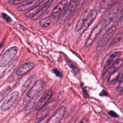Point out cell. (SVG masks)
Wrapping results in <instances>:
<instances>
[{"label":"cell","instance_id":"21","mask_svg":"<svg viewBox=\"0 0 123 123\" xmlns=\"http://www.w3.org/2000/svg\"><path fill=\"white\" fill-rule=\"evenodd\" d=\"M119 74H120L119 72H118L117 71L112 73L108 77V82L110 83H115Z\"/></svg>","mask_w":123,"mask_h":123},{"label":"cell","instance_id":"4","mask_svg":"<svg viewBox=\"0 0 123 123\" xmlns=\"http://www.w3.org/2000/svg\"><path fill=\"white\" fill-rule=\"evenodd\" d=\"M19 96V92L15 91L9 95L1 105L0 110L4 111L8 110L14 104Z\"/></svg>","mask_w":123,"mask_h":123},{"label":"cell","instance_id":"31","mask_svg":"<svg viewBox=\"0 0 123 123\" xmlns=\"http://www.w3.org/2000/svg\"><path fill=\"white\" fill-rule=\"evenodd\" d=\"M117 89L119 91H123V81L122 82H121L120 84H118Z\"/></svg>","mask_w":123,"mask_h":123},{"label":"cell","instance_id":"14","mask_svg":"<svg viewBox=\"0 0 123 123\" xmlns=\"http://www.w3.org/2000/svg\"><path fill=\"white\" fill-rule=\"evenodd\" d=\"M118 10H119L118 8H115L111 10L109 12H108L103 18V19L104 20L105 22L106 26L110 24V23L116 16L118 12Z\"/></svg>","mask_w":123,"mask_h":123},{"label":"cell","instance_id":"27","mask_svg":"<svg viewBox=\"0 0 123 123\" xmlns=\"http://www.w3.org/2000/svg\"><path fill=\"white\" fill-rule=\"evenodd\" d=\"M116 27V28H120L123 27V16L118 20Z\"/></svg>","mask_w":123,"mask_h":123},{"label":"cell","instance_id":"32","mask_svg":"<svg viewBox=\"0 0 123 123\" xmlns=\"http://www.w3.org/2000/svg\"><path fill=\"white\" fill-rule=\"evenodd\" d=\"M79 123H88V120L86 118H83Z\"/></svg>","mask_w":123,"mask_h":123},{"label":"cell","instance_id":"24","mask_svg":"<svg viewBox=\"0 0 123 123\" xmlns=\"http://www.w3.org/2000/svg\"><path fill=\"white\" fill-rule=\"evenodd\" d=\"M26 0H9V3L10 4L15 5V4H20Z\"/></svg>","mask_w":123,"mask_h":123},{"label":"cell","instance_id":"33","mask_svg":"<svg viewBox=\"0 0 123 123\" xmlns=\"http://www.w3.org/2000/svg\"><path fill=\"white\" fill-rule=\"evenodd\" d=\"M100 96H107L108 95V93L106 91H105V90H103L100 94Z\"/></svg>","mask_w":123,"mask_h":123},{"label":"cell","instance_id":"5","mask_svg":"<svg viewBox=\"0 0 123 123\" xmlns=\"http://www.w3.org/2000/svg\"><path fill=\"white\" fill-rule=\"evenodd\" d=\"M116 29V26H112L106 31L98 43L96 47L97 50H100L105 46L110 38L111 37L112 35H113V34L115 33Z\"/></svg>","mask_w":123,"mask_h":123},{"label":"cell","instance_id":"17","mask_svg":"<svg viewBox=\"0 0 123 123\" xmlns=\"http://www.w3.org/2000/svg\"><path fill=\"white\" fill-rule=\"evenodd\" d=\"M40 96V94H38L37 95H35V96L31 98L30 100L29 101V102L27 103L25 107V110L26 111H29L32 110L36 104L37 101H38V98Z\"/></svg>","mask_w":123,"mask_h":123},{"label":"cell","instance_id":"19","mask_svg":"<svg viewBox=\"0 0 123 123\" xmlns=\"http://www.w3.org/2000/svg\"><path fill=\"white\" fill-rule=\"evenodd\" d=\"M109 0H101L98 9V12L100 13H102L105 12L110 6Z\"/></svg>","mask_w":123,"mask_h":123},{"label":"cell","instance_id":"6","mask_svg":"<svg viewBox=\"0 0 123 123\" xmlns=\"http://www.w3.org/2000/svg\"><path fill=\"white\" fill-rule=\"evenodd\" d=\"M46 86L45 83L42 80H38L36 81L31 88L27 93V96L28 98H32L35 95H37L45 88Z\"/></svg>","mask_w":123,"mask_h":123},{"label":"cell","instance_id":"25","mask_svg":"<svg viewBox=\"0 0 123 123\" xmlns=\"http://www.w3.org/2000/svg\"><path fill=\"white\" fill-rule=\"evenodd\" d=\"M123 81V71L120 73L117 78V80L115 82V84H120L121 82Z\"/></svg>","mask_w":123,"mask_h":123},{"label":"cell","instance_id":"34","mask_svg":"<svg viewBox=\"0 0 123 123\" xmlns=\"http://www.w3.org/2000/svg\"><path fill=\"white\" fill-rule=\"evenodd\" d=\"M118 8H119L120 10H123V1H122L120 3V5H119V6Z\"/></svg>","mask_w":123,"mask_h":123},{"label":"cell","instance_id":"3","mask_svg":"<svg viewBox=\"0 0 123 123\" xmlns=\"http://www.w3.org/2000/svg\"><path fill=\"white\" fill-rule=\"evenodd\" d=\"M77 0H70L69 3L66 6L63 12L60 15L57 20V24L61 25L62 24L68 17L72 14L77 6Z\"/></svg>","mask_w":123,"mask_h":123},{"label":"cell","instance_id":"22","mask_svg":"<svg viewBox=\"0 0 123 123\" xmlns=\"http://www.w3.org/2000/svg\"><path fill=\"white\" fill-rule=\"evenodd\" d=\"M123 64V60L122 59L118 60V61L113 65V66L111 68L110 70H111V73L115 72L117 71L118 69H119L121 66H122Z\"/></svg>","mask_w":123,"mask_h":123},{"label":"cell","instance_id":"9","mask_svg":"<svg viewBox=\"0 0 123 123\" xmlns=\"http://www.w3.org/2000/svg\"><path fill=\"white\" fill-rule=\"evenodd\" d=\"M65 107H60L56 112L49 119L47 123H60L65 112Z\"/></svg>","mask_w":123,"mask_h":123},{"label":"cell","instance_id":"1","mask_svg":"<svg viewBox=\"0 0 123 123\" xmlns=\"http://www.w3.org/2000/svg\"><path fill=\"white\" fill-rule=\"evenodd\" d=\"M106 26H107L104 20L102 18L90 33L89 36H88L87 39L86 40L85 46L86 47H89L93 42L96 37L101 32L103 29Z\"/></svg>","mask_w":123,"mask_h":123},{"label":"cell","instance_id":"28","mask_svg":"<svg viewBox=\"0 0 123 123\" xmlns=\"http://www.w3.org/2000/svg\"><path fill=\"white\" fill-rule=\"evenodd\" d=\"M2 16L3 17V18L7 22H8V23H10L11 22V18H10V17L7 14H6L5 13H4V12H2Z\"/></svg>","mask_w":123,"mask_h":123},{"label":"cell","instance_id":"20","mask_svg":"<svg viewBox=\"0 0 123 123\" xmlns=\"http://www.w3.org/2000/svg\"><path fill=\"white\" fill-rule=\"evenodd\" d=\"M85 16H86V13H85V14L82 15L81 18H80V19L78 20L74 28V30L75 32H79L81 30L82 27L83 26Z\"/></svg>","mask_w":123,"mask_h":123},{"label":"cell","instance_id":"12","mask_svg":"<svg viewBox=\"0 0 123 123\" xmlns=\"http://www.w3.org/2000/svg\"><path fill=\"white\" fill-rule=\"evenodd\" d=\"M35 66V64L31 62L25 63L19 66L16 71V74L19 76L26 74L29 72Z\"/></svg>","mask_w":123,"mask_h":123},{"label":"cell","instance_id":"26","mask_svg":"<svg viewBox=\"0 0 123 123\" xmlns=\"http://www.w3.org/2000/svg\"><path fill=\"white\" fill-rule=\"evenodd\" d=\"M68 64L69 65V66H70V67L72 69V70L74 72H75L76 73H78V70H77V68L74 65V64L71 62H70V61H69L68 62H67Z\"/></svg>","mask_w":123,"mask_h":123},{"label":"cell","instance_id":"2","mask_svg":"<svg viewBox=\"0 0 123 123\" xmlns=\"http://www.w3.org/2000/svg\"><path fill=\"white\" fill-rule=\"evenodd\" d=\"M18 50L15 46L12 47L6 50L2 55L0 59V66L3 67L6 66L15 57Z\"/></svg>","mask_w":123,"mask_h":123},{"label":"cell","instance_id":"16","mask_svg":"<svg viewBox=\"0 0 123 123\" xmlns=\"http://www.w3.org/2000/svg\"><path fill=\"white\" fill-rule=\"evenodd\" d=\"M53 0H49V1L46 3V4L42 8H41L40 11H39L36 14L34 15L32 17H31V20H35L38 19L40 16H41L49 8L52 2H53Z\"/></svg>","mask_w":123,"mask_h":123},{"label":"cell","instance_id":"10","mask_svg":"<svg viewBox=\"0 0 123 123\" xmlns=\"http://www.w3.org/2000/svg\"><path fill=\"white\" fill-rule=\"evenodd\" d=\"M53 91L52 90H48L38 100L36 106V109L38 111L42 109L45 105L48 102L52 96Z\"/></svg>","mask_w":123,"mask_h":123},{"label":"cell","instance_id":"23","mask_svg":"<svg viewBox=\"0 0 123 123\" xmlns=\"http://www.w3.org/2000/svg\"><path fill=\"white\" fill-rule=\"evenodd\" d=\"M49 119V114L47 113L40 117L39 118V119L34 123H47Z\"/></svg>","mask_w":123,"mask_h":123},{"label":"cell","instance_id":"7","mask_svg":"<svg viewBox=\"0 0 123 123\" xmlns=\"http://www.w3.org/2000/svg\"><path fill=\"white\" fill-rule=\"evenodd\" d=\"M121 53L120 52H115L112 54L107 61L103 70L102 74L104 75L108 72L113 65L118 61Z\"/></svg>","mask_w":123,"mask_h":123},{"label":"cell","instance_id":"18","mask_svg":"<svg viewBox=\"0 0 123 123\" xmlns=\"http://www.w3.org/2000/svg\"><path fill=\"white\" fill-rule=\"evenodd\" d=\"M51 22V17L49 16L41 18L39 22L40 25L44 28L48 27L49 26Z\"/></svg>","mask_w":123,"mask_h":123},{"label":"cell","instance_id":"8","mask_svg":"<svg viewBox=\"0 0 123 123\" xmlns=\"http://www.w3.org/2000/svg\"><path fill=\"white\" fill-rule=\"evenodd\" d=\"M97 15V11L95 9L90 10L85 17L83 26L81 29L82 32H84L93 22Z\"/></svg>","mask_w":123,"mask_h":123},{"label":"cell","instance_id":"13","mask_svg":"<svg viewBox=\"0 0 123 123\" xmlns=\"http://www.w3.org/2000/svg\"><path fill=\"white\" fill-rule=\"evenodd\" d=\"M49 1V0H43L34 8L31 9L29 11L27 12L25 14V16L27 17H32L34 15L36 14L39 11H40V10Z\"/></svg>","mask_w":123,"mask_h":123},{"label":"cell","instance_id":"29","mask_svg":"<svg viewBox=\"0 0 123 123\" xmlns=\"http://www.w3.org/2000/svg\"><path fill=\"white\" fill-rule=\"evenodd\" d=\"M53 73L58 77H62V73L59 71L57 69H54L52 70Z\"/></svg>","mask_w":123,"mask_h":123},{"label":"cell","instance_id":"30","mask_svg":"<svg viewBox=\"0 0 123 123\" xmlns=\"http://www.w3.org/2000/svg\"><path fill=\"white\" fill-rule=\"evenodd\" d=\"M108 113L109 114L113 117H115V118H116V117H118V115L114 111H110L108 112Z\"/></svg>","mask_w":123,"mask_h":123},{"label":"cell","instance_id":"15","mask_svg":"<svg viewBox=\"0 0 123 123\" xmlns=\"http://www.w3.org/2000/svg\"><path fill=\"white\" fill-rule=\"evenodd\" d=\"M40 0H28L25 3L20 5L17 8V10L19 11H25L35 5Z\"/></svg>","mask_w":123,"mask_h":123},{"label":"cell","instance_id":"35","mask_svg":"<svg viewBox=\"0 0 123 123\" xmlns=\"http://www.w3.org/2000/svg\"><path fill=\"white\" fill-rule=\"evenodd\" d=\"M76 121H73L72 122H71L70 123H75Z\"/></svg>","mask_w":123,"mask_h":123},{"label":"cell","instance_id":"11","mask_svg":"<svg viewBox=\"0 0 123 123\" xmlns=\"http://www.w3.org/2000/svg\"><path fill=\"white\" fill-rule=\"evenodd\" d=\"M67 3V0H62L55 6L52 12L53 18L56 19L60 16L62 11L66 8Z\"/></svg>","mask_w":123,"mask_h":123},{"label":"cell","instance_id":"36","mask_svg":"<svg viewBox=\"0 0 123 123\" xmlns=\"http://www.w3.org/2000/svg\"></svg>","mask_w":123,"mask_h":123}]
</instances>
